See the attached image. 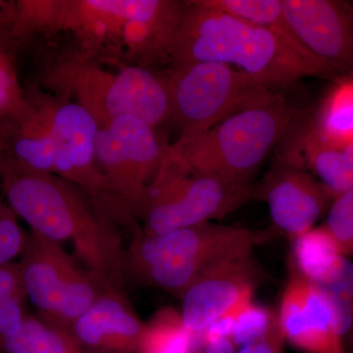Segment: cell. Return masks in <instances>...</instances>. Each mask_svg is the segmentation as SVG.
Segmentation results:
<instances>
[{
  "label": "cell",
  "mask_w": 353,
  "mask_h": 353,
  "mask_svg": "<svg viewBox=\"0 0 353 353\" xmlns=\"http://www.w3.org/2000/svg\"><path fill=\"white\" fill-rule=\"evenodd\" d=\"M0 187L7 204L31 232L60 245L70 241L87 271L121 288L125 250L119 234L108 216L85 201L82 190L54 174L26 168L3 157Z\"/></svg>",
  "instance_id": "obj_1"
},
{
  "label": "cell",
  "mask_w": 353,
  "mask_h": 353,
  "mask_svg": "<svg viewBox=\"0 0 353 353\" xmlns=\"http://www.w3.org/2000/svg\"><path fill=\"white\" fill-rule=\"evenodd\" d=\"M185 1L175 0H51L48 31H70L83 52L123 63L168 61Z\"/></svg>",
  "instance_id": "obj_2"
},
{
  "label": "cell",
  "mask_w": 353,
  "mask_h": 353,
  "mask_svg": "<svg viewBox=\"0 0 353 353\" xmlns=\"http://www.w3.org/2000/svg\"><path fill=\"white\" fill-rule=\"evenodd\" d=\"M169 60L171 65L213 62L233 67L282 90L308 77L336 81L332 74L292 52L268 30L230 14L185 1Z\"/></svg>",
  "instance_id": "obj_3"
},
{
  "label": "cell",
  "mask_w": 353,
  "mask_h": 353,
  "mask_svg": "<svg viewBox=\"0 0 353 353\" xmlns=\"http://www.w3.org/2000/svg\"><path fill=\"white\" fill-rule=\"evenodd\" d=\"M278 236L273 228L252 230L211 222L153 236L139 231L125 252V276L181 296L204 274Z\"/></svg>",
  "instance_id": "obj_4"
},
{
  "label": "cell",
  "mask_w": 353,
  "mask_h": 353,
  "mask_svg": "<svg viewBox=\"0 0 353 353\" xmlns=\"http://www.w3.org/2000/svg\"><path fill=\"white\" fill-rule=\"evenodd\" d=\"M303 115L278 92L199 136L176 139L170 150L194 173L252 183L265 158Z\"/></svg>",
  "instance_id": "obj_5"
},
{
  "label": "cell",
  "mask_w": 353,
  "mask_h": 353,
  "mask_svg": "<svg viewBox=\"0 0 353 353\" xmlns=\"http://www.w3.org/2000/svg\"><path fill=\"white\" fill-rule=\"evenodd\" d=\"M44 78L61 95H75L99 127L123 116L145 121L155 129L170 121L166 76L148 67L117 61V67L108 69L82 51L50 68Z\"/></svg>",
  "instance_id": "obj_6"
},
{
  "label": "cell",
  "mask_w": 353,
  "mask_h": 353,
  "mask_svg": "<svg viewBox=\"0 0 353 353\" xmlns=\"http://www.w3.org/2000/svg\"><path fill=\"white\" fill-rule=\"evenodd\" d=\"M254 185L190 171L168 145L134 216L145 234H163L223 219L253 199Z\"/></svg>",
  "instance_id": "obj_7"
},
{
  "label": "cell",
  "mask_w": 353,
  "mask_h": 353,
  "mask_svg": "<svg viewBox=\"0 0 353 353\" xmlns=\"http://www.w3.org/2000/svg\"><path fill=\"white\" fill-rule=\"evenodd\" d=\"M164 74L170 94L169 122L178 130V139L199 136L279 92L233 67L213 62L171 65Z\"/></svg>",
  "instance_id": "obj_8"
},
{
  "label": "cell",
  "mask_w": 353,
  "mask_h": 353,
  "mask_svg": "<svg viewBox=\"0 0 353 353\" xmlns=\"http://www.w3.org/2000/svg\"><path fill=\"white\" fill-rule=\"evenodd\" d=\"M20 255L18 266L28 301L41 319L66 333L104 290L114 287L81 270L62 245L34 232L26 234Z\"/></svg>",
  "instance_id": "obj_9"
},
{
  "label": "cell",
  "mask_w": 353,
  "mask_h": 353,
  "mask_svg": "<svg viewBox=\"0 0 353 353\" xmlns=\"http://www.w3.org/2000/svg\"><path fill=\"white\" fill-rule=\"evenodd\" d=\"M157 130L145 121L123 116L97 132L95 159L121 219L134 215L163 161L168 143Z\"/></svg>",
  "instance_id": "obj_10"
},
{
  "label": "cell",
  "mask_w": 353,
  "mask_h": 353,
  "mask_svg": "<svg viewBox=\"0 0 353 353\" xmlns=\"http://www.w3.org/2000/svg\"><path fill=\"white\" fill-rule=\"evenodd\" d=\"M55 141L54 175L76 185L103 213L118 216L105 178L95 159L99 125L76 101L41 94Z\"/></svg>",
  "instance_id": "obj_11"
},
{
  "label": "cell",
  "mask_w": 353,
  "mask_h": 353,
  "mask_svg": "<svg viewBox=\"0 0 353 353\" xmlns=\"http://www.w3.org/2000/svg\"><path fill=\"white\" fill-rule=\"evenodd\" d=\"M334 199L307 169L279 157L253 189V199L268 206L272 228L290 240L313 229Z\"/></svg>",
  "instance_id": "obj_12"
},
{
  "label": "cell",
  "mask_w": 353,
  "mask_h": 353,
  "mask_svg": "<svg viewBox=\"0 0 353 353\" xmlns=\"http://www.w3.org/2000/svg\"><path fill=\"white\" fill-rule=\"evenodd\" d=\"M267 281L254 252L220 265L181 294L179 311L185 328L199 339L215 321L245 301Z\"/></svg>",
  "instance_id": "obj_13"
},
{
  "label": "cell",
  "mask_w": 353,
  "mask_h": 353,
  "mask_svg": "<svg viewBox=\"0 0 353 353\" xmlns=\"http://www.w3.org/2000/svg\"><path fill=\"white\" fill-rule=\"evenodd\" d=\"M301 43L341 78H353V6L341 0H282Z\"/></svg>",
  "instance_id": "obj_14"
},
{
  "label": "cell",
  "mask_w": 353,
  "mask_h": 353,
  "mask_svg": "<svg viewBox=\"0 0 353 353\" xmlns=\"http://www.w3.org/2000/svg\"><path fill=\"white\" fill-rule=\"evenodd\" d=\"M285 343L304 353H345L328 296L289 270L277 310Z\"/></svg>",
  "instance_id": "obj_15"
},
{
  "label": "cell",
  "mask_w": 353,
  "mask_h": 353,
  "mask_svg": "<svg viewBox=\"0 0 353 353\" xmlns=\"http://www.w3.org/2000/svg\"><path fill=\"white\" fill-rule=\"evenodd\" d=\"M120 288L109 287L70 329L88 353H139L145 329Z\"/></svg>",
  "instance_id": "obj_16"
},
{
  "label": "cell",
  "mask_w": 353,
  "mask_h": 353,
  "mask_svg": "<svg viewBox=\"0 0 353 353\" xmlns=\"http://www.w3.org/2000/svg\"><path fill=\"white\" fill-rule=\"evenodd\" d=\"M283 141L278 157L307 169L334 196L353 190V143L323 139L312 121L303 117Z\"/></svg>",
  "instance_id": "obj_17"
},
{
  "label": "cell",
  "mask_w": 353,
  "mask_h": 353,
  "mask_svg": "<svg viewBox=\"0 0 353 353\" xmlns=\"http://www.w3.org/2000/svg\"><path fill=\"white\" fill-rule=\"evenodd\" d=\"M28 105L0 119V157L32 170L54 174L55 141L38 90H25Z\"/></svg>",
  "instance_id": "obj_18"
},
{
  "label": "cell",
  "mask_w": 353,
  "mask_h": 353,
  "mask_svg": "<svg viewBox=\"0 0 353 353\" xmlns=\"http://www.w3.org/2000/svg\"><path fill=\"white\" fill-rule=\"evenodd\" d=\"M201 2L209 8L230 14L268 30L292 52L309 63L326 70L336 81L338 80V76L326 65L316 59L297 38L285 16L282 0H201Z\"/></svg>",
  "instance_id": "obj_19"
},
{
  "label": "cell",
  "mask_w": 353,
  "mask_h": 353,
  "mask_svg": "<svg viewBox=\"0 0 353 353\" xmlns=\"http://www.w3.org/2000/svg\"><path fill=\"white\" fill-rule=\"evenodd\" d=\"M290 241L289 270L316 285L331 280L345 259L324 225Z\"/></svg>",
  "instance_id": "obj_20"
},
{
  "label": "cell",
  "mask_w": 353,
  "mask_h": 353,
  "mask_svg": "<svg viewBox=\"0 0 353 353\" xmlns=\"http://www.w3.org/2000/svg\"><path fill=\"white\" fill-rule=\"evenodd\" d=\"M311 121L323 139L332 143H353V78L336 81Z\"/></svg>",
  "instance_id": "obj_21"
},
{
  "label": "cell",
  "mask_w": 353,
  "mask_h": 353,
  "mask_svg": "<svg viewBox=\"0 0 353 353\" xmlns=\"http://www.w3.org/2000/svg\"><path fill=\"white\" fill-rule=\"evenodd\" d=\"M1 353H88L68 333L28 316L19 332L0 345Z\"/></svg>",
  "instance_id": "obj_22"
},
{
  "label": "cell",
  "mask_w": 353,
  "mask_h": 353,
  "mask_svg": "<svg viewBox=\"0 0 353 353\" xmlns=\"http://www.w3.org/2000/svg\"><path fill=\"white\" fill-rule=\"evenodd\" d=\"M194 340L183 326L179 311L164 308L145 325L139 353H192Z\"/></svg>",
  "instance_id": "obj_23"
},
{
  "label": "cell",
  "mask_w": 353,
  "mask_h": 353,
  "mask_svg": "<svg viewBox=\"0 0 353 353\" xmlns=\"http://www.w3.org/2000/svg\"><path fill=\"white\" fill-rule=\"evenodd\" d=\"M18 263L0 265V345L19 332L28 315Z\"/></svg>",
  "instance_id": "obj_24"
},
{
  "label": "cell",
  "mask_w": 353,
  "mask_h": 353,
  "mask_svg": "<svg viewBox=\"0 0 353 353\" xmlns=\"http://www.w3.org/2000/svg\"><path fill=\"white\" fill-rule=\"evenodd\" d=\"M320 289L328 296L345 353H353V261L345 257L333 278Z\"/></svg>",
  "instance_id": "obj_25"
},
{
  "label": "cell",
  "mask_w": 353,
  "mask_h": 353,
  "mask_svg": "<svg viewBox=\"0 0 353 353\" xmlns=\"http://www.w3.org/2000/svg\"><path fill=\"white\" fill-rule=\"evenodd\" d=\"M14 44L7 37L0 36V119L18 115L28 105L16 72Z\"/></svg>",
  "instance_id": "obj_26"
},
{
  "label": "cell",
  "mask_w": 353,
  "mask_h": 353,
  "mask_svg": "<svg viewBox=\"0 0 353 353\" xmlns=\"http://www.w3.org/2000/svg\"><path fill=\"white\" fill-rule=\"evenodd\" d=\"M277 322V311L254 303L252 299L246 301L239 310L230 338L234 347L239 348L268 333Z\"/></svg>",
  "instance_id": "obj_27"
},
{
  "label": "cell",
  "mask_w": 353,
  "mask_h": 353,
  "mask_svg": "<svg viewBox=\"0 0 353 353\" xmlns=\"http://www.w3.org/2000/svg\"><path fill=\"white\" fill-rule=\"evenodd\" d=\"M323 225L328 230L341 254L353 259V190L334 199Z\"/></svg>",
  "instance_id": "obj_28"
},
{
  "label": "cell",
  "mask_w": 353,
  "mask_h": 353,
  "mask_svg": "<svg viewBox=\"0 0 353 353\" xmlns=\"http://www.w3.org/2000/svg\"><path fill=\"white\" fill-rule=\"evenodd\" d=\"M25 239L17 216L7 202L0 199V265L10 263L21 254Z\"/></svg>",
  "instance_id": "obj_29"
},
{
  "label": "cell",
  "mask_w": 353,
  "mask_h": 353,
  "mask_svg": "<svg viewBox=\"0 0 353 353\" xmlns=\"http://www.w3.org/2000/svg\"><path fill=\"white\" fill-rule=\"evenodd\" d=\"M285 343L277 322L264 336L236 348V353H285Z\"/></svg>",
  "instance_id": "obj_30"
},
{
  "label": "cell",
  "mask_w": 353,
  "mask_h": 353,
  "mask_svg": "<svg viewBox=\"0 0 353 353\" xmlns=\"http://www.w3.org/2000/svg\"><path fill=\"white\" fill-rule=\"evenodd\" d=\"M201 343L199 353H236L231 339L226 336H215V338H199Z\"/></svg>",
  "instance_id": "obj_31"
},
{
  "label": "cell",
  "mask_w": 353,
  "mask_h": 353,
  "mask_svg": "<svg viewBox=\"0 0 353 353\" xmlns=\"http://www.w3.org/2000/svg\"><path fill=\"white\" fill-rule=\"evenodd\" d=\"M16 1L0 0V36L8 37L15 17Z\"/></svg>",
  "instance_id": "obj_32"
}]
</instances>
